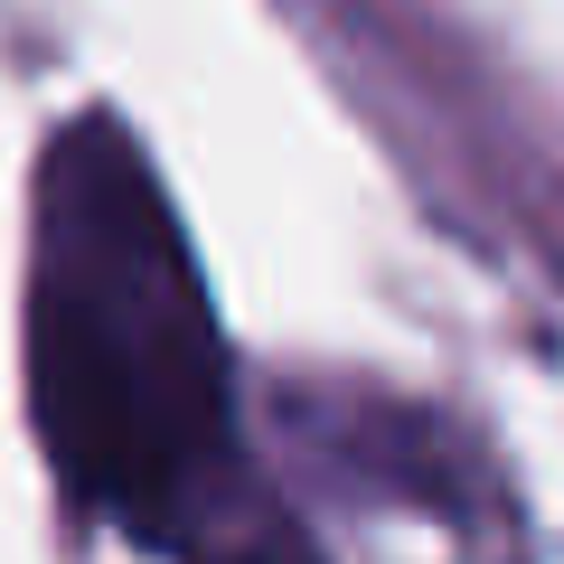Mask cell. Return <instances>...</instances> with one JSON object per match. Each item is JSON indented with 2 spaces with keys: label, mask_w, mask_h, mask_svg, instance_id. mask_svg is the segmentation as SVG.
Listing matches in <instances>:
<instances>
[{
  "label": "cell",
  "mask_w": 564,
  "mask_h": 564,
  "mask_svg": "<svg viewBox=\"0 0 564 564\" xmlns=\"http://www.w3.org/2000/svg\"><path fill=\"white\" fill-rule=\"evenodd\" d=\"M29 404L57 489L95 518L170 527L226 443V339L198 254L122 122H76L39 188Z\"/></svg>",
  "instance_id": "6da1fadb"
}]
</instances>
